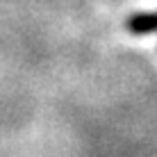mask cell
Listing matches in <instances>:
<instances>
[{
	"mask_svg": "<svg viewBox=\"0 0 157 157\" xmlns=\"http://www.w3.org/2000/svg\"><path fill=\"white\" fill-rule=\"evenodd\" d=\"M125 30L134 36L150 34L157 32V12H144V14H132L125 21Z\"/></svg>",
	"mask_w": 157,
	"mask_h": 157,
	"instance_id": "cell-1",
	"label": "cell"
}]
</instances>
